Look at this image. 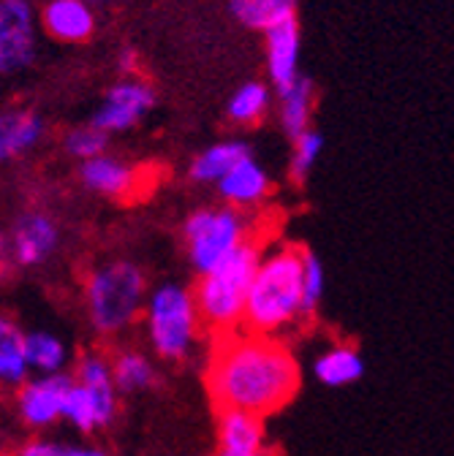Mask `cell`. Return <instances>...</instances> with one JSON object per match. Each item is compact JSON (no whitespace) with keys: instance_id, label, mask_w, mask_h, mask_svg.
<instances>
[{"instance_id":"obj_1","label":"cell","mask_w":454,"mask_h":456,"mask_svg":"<svg viewBox=\"0 0 454 456\" xmlns=\"http://www.w3.org/2000/svg\"><path fill=\"white\" fill-rule=\"evenodd\" d=\"M207 388L218 413L248 411L264 419L294 399L300 367L292 351L275 337L237 329L215 337Z\"/></svg>"},{"instance_id":"obj_2","label":"cell","mask_w":454,"mask_h":456,"mask_svg":"<svg viewBox=\"0 0 454 456\" xmlns=\"http://www.w3.org/2000/svg\"><path fill=\"white\" fill-rule=\"evenodd\" d=\"M302 285H305V250L280 245L264 253L253 277L243 329L275 337L297 318H302Z\"/></svg>"},{"instance_id":"obj_3","label":"cell","mask_w":454,"mask_h":456,"mask_svg":"<svg viewBox=\"0 0 454 456\" xmlns=\"http://www.w3.org/2000/svg\"><path fill=\"white\" fill-rule=\"evenodd\" d=\"M261 258H264L261 245L245 240L229 258H223L212 272L202 274L194 297L202 313V323L215 337L243 329L248 294Z\"/></svg>"},{"instance_id":"obj_4","label":"cell","mask_w":454,"mask_h":456,"mask_svg":"<svg viewBox=\"0 0 454 456\" xmlns=\"http://www.w3.org/2000/svg\"><path fill=\"white\" fill-rule=\"evenodd\" d=\"M87 313L101 334L131 326L144 302V274L131 261L101 266L87 280Z\"/></svg>"},{"instance_id":"obj_5","label":"cell","mask_w":454,"mask_h":456,"mask_svg":"<svg viewBox=\"0 0 454 456\" xmlns=\"http://www.w3.org/2000/svg\"><path fill=\"white\" fill-rule=\"evenodd\" d=\"M144 321L153 348L163 359L188 356L199 329L204 326L194 291L177 282H166L158 291H153Z\"/></svg>"},{"instance_id":"obj_6","label":"cell","mask_w":454,"mask_h":456,"mask_svg":"<svg viewBox=\"0 0 454 456\" xmlns=\"http://www.w3.org/2000/svg\"><path fill=\"white\" fill-rule=\"evenodd\" d=\"M248 237V220L240 207H210L186 220L188 258L199 274L212 272L223 258H229Z\"/></svg>"},{"instance_id":"obj_7","label":"cell","mask_w":454,"mask_h":456,"mask_svg":"<svg viewBox=\"0 0 454 456\" xmlns=\"http://www.w3.org/2000/svg\"><path fill=\"white\" fill-rule=\"evenodd\" d=\"M36 61V20L28 0L0 4V71L17 74Z\"/></svg>"},{"instance_id":"obj_8","label":"cell","mask_w":454,"mask_h":456,"mask_svg":"<svg viewBox=\"0 0 454 456\" xmlns=\"http://www.w3.org/2000/svg\"><path fill=\"white\" fill-rule=\"evenodd\" d=\"M155 103V90L136 77H126L118 85H111L103 103L98 106L93 126L106 134H120L134 128Z\"/></svg>"},{"instance_id":"obj_9","label":"cell","mask_w":454,"mask_h":456,"mask_svg":"<svg viewBox=\"0 0 454 456\" xmlns=\"http://www.w3.org/2000/svg\"><path fill=\"white\" fill-rule=\"evenodd\" d=\"M71 388H74V378L63 372L44 375L22 386L20 399H17L22 421L30 427H46L52 421H58L61 416H66V403H69Z\"/></svg>"},{"instance_id":"obj_10","label":"cell","mask_w":454,"mask_h":456,"mask_svg":"<svg viewBox=\"0 0 454 456\" xmlns=\"http://www.w3.org/2000/svg\"><path fill=\"white\" fill-rule=\"evenodd\" d=\"M12 258L17 266L44 264L61 242V232L54 220L44 212H25L12 228Z\"/></svg>"},{"instance_id":"obj_11","label":"cell","mask_w":454,"mask_h":456,"mask_svg":"<svg viewBox=\"0 0 454 456\" xmlns=\"http://www.w3.org/2000/svg\"><path fill=\"white\" fill-rule=\"evenodd\" d=\"M267 36V71H269V82L277 93H283L286 87H292L302 74H300V46H302V36H300V22L289 20L272 30L264 33Z\"/></svg>"},{"instance_id":"obj_12","label":"cell","mask_w":454,"mask_h":456,"mask_svg":"<svg viewBox=\"0 0 454 456\" xmlns=\"http://www.w3.org/2000/svg\"><path fill=\"white\" fill-rule=\"evenodd\" d=\"M79 180L93 193L115 196V199H131V196L139 193V185H142V175L134 166L111 158L106 152L98 155V158L82 160Z\"/></svg>"},{"instance_id":"obj_13","label":"cell","mask_w":454,"mask_h":456,"mask_svg":"<svg viewBox=\"0 0 454 456\" xmlns=\"http://www.w3.org/2000/svg\"><path fill=\"white\" fill-rule=\"evenodd\" d=\"M115 391H118L115 383L90 386V383L74 380V388L66 403V419L82 432L106 427L111 416H115Z\"/></svg>"},{"instance_id":"obj_14","label":"cell","mask_w":454,"mask_h":456,"mask_svg":"<svg viewBox=\"0 0 454 456\" xmlns=\"http://www.w3.org/2000/svg\"><path fill=\"white\" fill-rule=\"evenodd\" d=\"M44 30L63 44H82L95 30V14L90 0H49L41 14Z\"/></svg>"},{"instance_id":"obj_15","label":"cell","mask_w":454,"mask_h":456,"mask_svg":"<svg viewBox=\"0 0 454 456\" xmlns=\"http://www.w3.org/2000/svg\"><path fill=\"white\" fill-rule=\"evenodd\" d=\"M218 453L215 456H253L261 451L264 424L261 416L248 411H220L218 413Z\"/></svg>"},{"instance_id":"obj_16","label":"cell","mask_w":454,"mask_h":456,"mask_svg":"<svg viewBox=\"0 0 454 456\" xmlns=\"http://www.w3.org/2000/svg\"><path fill=\"white\" fill-rule=\"evenodd\" d=\"M269 188H272L269 175L264 171V166L251 155L243 158L229 175L218 183L220 196L232 207H253L269 196Z\"/></svg>"},{"instance_id":"obj_17","label":"cell","mask_w":454,"mask_h":456,"mask_svg":"<svg viewBox=\"0 0 454 456\" xmlns=\"http://www.w3.org/2000/svg\"><path fill=\"white\" fill-rule=\"evenodd\" d=\"M44 120L36 111H6L0 120V158L12 160L33 150L44 139Z\"/></svg>"},{"instance_id":"obj_18","label":"cell","mask_w":454,"mask_h":456,"mask_svg":"<svg viewBox=\"0 0 454 456\" xmlns=\"http://www.w3.org/2000/svg\"><path fill=\"white\" fill-rule=\"evenodd\" d=\"M232 14L251 30H272L297 20V0H229Z\"/></svg>"},{"instance_id":"obj_19","label":"cell","mask_w":454,"mask_h":456,"mask_svg":"<svg viewBox=\"0 0 454 456\" xmlns=\"http://www.w3.org/2000/svg\"><path fill=\"white\" fill-rule=\"evenodd\" d=\"M248 155H251V150H248L245 142H218V144L207 147L191 163V180L194 183H204V185H210V183L218 185Z\"/></svg>"},{"instance_id":"obj_20","label":"cell","mask_w":454,"mask_h":456,"mask_svg":"<svg viewBox=\"0 0 454 456\" xmlns=\"http://www.w3.org/2000/svg\"><path fill=\"white\" fill-rule=\"evenodd\" d=\"M313 372H316V378L324 386L340 388V386L357 383L365 375V362H362L357 348H351V346H334L324 356L316 359Z\"/></svg>"},{"instance_id":"obj_21","label":"cell","mask_w":454,"mask_h":456,"mask_svg":"<svg viewBox=\"0 0 454 456\" xmlns=\"http://www.w3.org/2000/svg\"><path fill=\"white\" fill-rule=\"evenodd\" d=\"M313 98H316L313 82L305 77H300L292 87L280 93V123H283V131H286L292 139L310 131Z\"/></svg>"},{"instance_id":"obj_22","label":"cell","mask_w":454,"mask_h":456,"mask_svg":"<svg viewBox=\"0 0 454 456\" xmlns=\"http://www.w3.org/2000/svg\"><path fill=\"white\" fill-rule=\"evenodd\" d=\"M30 370L28 362V348H25V334L20 331L17 323L9 318L0 321V378L9 386L25 383Z\"/></svg>"},{"instance_id":"obj_23","label":"cell","mask_w":454,"mask_h":456,"mask_svg":"<svg viewBox=\"0 0 454 456\" xmlns=\"http://www.w3.org/2000/svg\"><path fill=\"white\" fill-rule=\"evenodd\" d=\"M229 120L237 126H256L264 120L269 111V87L261 82H245L232 98H229Z\"/></svg>"},{"instance_id":"obj_24","label":"cell","mask_w":454,"mask_h":456,"mask_svg":"<svg viewBox=\"0 0 454 456\" xmlns=\"http://www.w3.org/2000/svg\"><path fill=\"white\" fill-rule=\"evenodd\" d=\"M25 348H28L30 370H38L44 375L61 372L63 364H66V346H63L58 337H52L46 331L25 334Z\"/></svg>"},{"instance_id":"obj_25","label":"cell","mask_w":454,"mask_h":456,"mask_svg":"<svg viewBox=\"0 0 454 456\" xmlns=\"http://www.w3.org/2000/svg\"><path fill=\"white\" fill-rule=\"evenodd\" d=\"M111 372H115L118 391H139L153 386L155 380L153 364L142 354H120L115 364H111Z\"/></svg>"},{"instance_id":"obj_26","label":"cell","mask_w":454,"mask_h":456,"mask_svg":"<svg viewBox=\"0 0 454 456\" xmlns=\"http://www.w3.org/2000/svg\"><path fill=\"white\" fill-rule=\"evenodd\" d=\"M324 150V136L318 131H305L302 136L294 139V150H292V163H289V175L297 185H302L310 175V168L316 166L318 155Z\"/></svg>"},{"instance_id":"obj_27","label":"cell","mask_w":454,"mask_h":456,"mask_svg":"<svg viewBox=\"0 0 454 456\" xmlns=\"http://www.w3.org/2000/svg\"><path fill=\"white\" fill-rule=\"evenodd\" d=\"M106 144H109V134L101 131L98 126H82V128H74L69 131L66 136V152L79 158V160H90V158H98L106 152Z\"/></svg>"},{"instance_id":"obj_28","label":"cell","mask_w":454,"mask_h":456,"mask_svg":"<svg viewBox=\"0 0 454 456\" xmlns=\"http://www.w3.org/2000/svg\"><path fill=\"white\" fill-rule=\"evenodd\" d=\"M324 289H326V274H324V264L318 256H313L310 250H305V285H302V315H313L324 299Z\"/></svg>"},{"instance_id":"obj_29","label":"cell","mask_w":454,"mask_h":456,"mask_svg":"<svg viewBox=\"0 0 454 456\" xmlns=\"http://www.w3.org/2000/svg\"><path fill=\"white\" fill-rule=\"evenodd\" d=\"M120 69H123V74H134L136 71V54L131 49H126L120 54Z\"/></svg>"},{"instance_id":"obj_30","label":"cell","mask_w":454,"mask_h":456,"mask_svg":"<svg viewBox=\"0 0 454 456\" xmlns=\"http://www.w3.org/2000/svg\"><path fill=\"white\" fill-rule=\"evenodd\" d=\"M58 456H90V451H82V448H69V445H61V453Z\"/></svg>"},{"instance_id":"obj_31","label":"cell","mask_w":454,"mask_h":456,"mask_svg":"<svg viewBox=\"0 0 454 456\" xmlns=\"http://www.w3.org/2000/svg\"><path fill=\"white\" fill-rule=\"evenodd\" d=\"M90 456H106V453H101V451H90Z\"/></svg>"},{"instance_id":"obj_32","label":"cell","mask_w":454,"mask_h":456,"mask_svg":"<svg viewBox=\"0 0 454 456\" xmlns=\"http://www.w3.org/2000/svg\"><path fill=\"white\" fill-rule=\"evenodd\" d=\"M90 4H101V0H90Z\"/></svg>"}]
</instances>
